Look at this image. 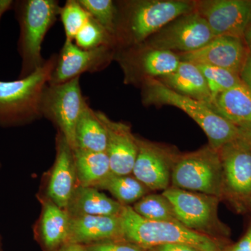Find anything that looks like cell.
<instances>
[{
	"label": "cell",
	"mask_w": 251,
	"mask_h": 251,
	"mask_svg": "<svg viewBox=\"0 0 251 251\" xmlns=\"http://www.w3.org/2000/svg\"><path fill=\"white\" fill-rule=\"evenodd\" d=\"M138 156L132 175L150 191H164L171 186L172 172L178 154L162 145L137 138Z\"/></svg>",
	"instance_id": "obj_13"
},
{
	"label": "cell",
	"mask_w": 251,
	"mask_h": 251,
	"mask_svg": "<svg viewBox=\"0 0 251 251\" xmlns=\"http://www.w3.org/2000/svg\"><path fill=\"white\" fill-rule=\"evenodd\" d=\"M241 80L244 85L251 91V52L248 56L245 64L240 74Z\"/></svg>",
	"instance_id": "obj_33"
},
{
	"label": "cell",
	"mask_w": 251,
	"mask_h": 251,
	"mask_svg": "<svg viewBox=\"0 0 251 251\" xmlns=\"http://www.w3.org/2000/svg\"><path fill=\"white\" fill-rule=\"evenodd\" d=\"M107 132L105 152L110 161L112 174L132 175L138 156L137 137L133 134L129 125L110 120L105 113L96 111Z\"/></svg>",
	"instance_id": "obj_15"
},
{
	"label": "cell",
	"mask_w": 251,
	"mask_h": 251,
	"mask_svg": "<svg viewBox=\"0 0 251 251\" xmlns=\"http://www.w3.org/2000/svg\"><path fill=\"white\" fill-rule=\"evenodd\" d=\"M74 161L78 185L97 187L112 175L110 161L105 151H92L76 148Z\"/></svg>",
	"instance_id": "obj_22"
},
{
	"label": "cell",
	"mask_w": 251,
	"mask_h": 251,
	"mask_svg": "<svg viewBox=\"0 0 251 251\" xmlns=\"http://www.w3.org/2000/svg\"><path fill=\"white\" fill-rule=\"evenodd\" d=\"M61 6L57 0L15 1V17L20 28L17 49L21 59L18 78L30 75L46 59L41 55L43 41L59 17Z\"/></svg>",
	"instance_id": "obj_3"
},
{
	"label": "cell",
	"mask_w": 251,
	"mask_h": 251,
	"mask_svg": "<svg viewBox=\"0 0 251 251\" xmlns=\"http://www.w3.org/2000/svg\"><path fill=\"white\" fill-rule=\"evenodd\" d=\"M124 205L99 189L77 185L67 210L71 216H118Z\"/></svg>",
	"instance_id": "obj_19"
},
{
	"label": "cell",
	"mask_w": 251,
	"mask_h": 251,
	"mask_svg": "<svg viewBox=\"0 0 251 251\" xmlns=\"http://www.w3.org/2000/svg\"><path fill=\"white\" fill-rule=\"evenodd\" d=\"M81 6L102 27L115 37L118 6L112 0H78Z\"/></svg>",
	"instance_id": "obj_26"
},
{
	"label": "cell",
	"mask_w": 251,
	"mask_h": 251,
	"mask_svg": "<svg viewBox=\"0 0 251 251\" xmlns=\"http://www.w3.org/2000/svg\"><path fill=\"white\" fill-rule=\"evenodd\" d=\"M84 247L87 251H148L125 239L103 241Z\"/></svg>",
	"instance_id": "obj_30"
},
{
	"label": "cell",
	"mask_w": 251,
	"mask_h": 251,
	"mask_svg": "<svg viewBox=\"0 0 251 251\" xmlns=\"http://www.w3.org/2000/svg\"><path fill=\"white\" fill-rule=\"evenodd\" d=\"M214 37L205 20L194 11L176 18L140 44L148 49L186 53L201 49Z\"/></svg>",
	"instance_id": "obj_9"
},
{
	"label": "cell",
	"mask_w": 251,
	"mask_h": 251,
	"mask_svg": "<svg viewBox=\"0 0 251 251\" xmlns=\"http://www.w3.org/2000/svg\"><path fill=\"white\" fill-rule=\"evenodd\" d=\"M106 190L124 206H130L140 201L151 191L133 175H111L96 187Z\"/></svg>",
	"instance_id": "obj_24"
},
{
	"label": "cell",
	"mask_w": 251,
	"mask_h": 251,
	"mask_svg": "<svg viewBox=\"0 0 251 251\" xmlns=\"http://www.w3.org/2000/svg\"><path fill=\"white\" fill-rule=\"evenodd\" d=\"M122 239L120 216H71L67 244H94Z\"/></svg>",
	"instance_id": "obj_17"
},
{
	"label": "cell",
	"mask_w": 251,
	"mask_h": 251,
	"mask_svg": "<svg viewBox=\"0 0 251 251\" xmlns=\"http://www.w3.org/2000/svg\"><path fill=\"white\" fill-rule=\"evenodd\" d=\"M76 148L92 151H105L107 132L95 110L88 102L81 112L75 128ZM75 148V149H76Z\"/></svg>",
	"instance_id": "obj_23"
},
{
	"label": "cell",
	"mask_w": 251,
	"mask_h": 251,
	"mask_svg": "<svg viewBox=\"0 0 251 251\" xmlns=\"http://www.w3.org/2000/svg\"><path fill=\"white\" fill-rule=\"evenodd\" d=\"M131 206L138 215L149 221L179 222L173 205L163 193H149Z\"/></svg>",
	"instance_id": "obj_25"
},
{
	"label": "cell",
	"mask_w": 251,
	"mask_h": 251,
	"mask_svg": "<svg viewBox=\"0 0 251 251\" xmlns=\"http://www.w3.org/2000/svg\"><path fill=\"white\" fill-rule=\"evenodd\" d=\"M195 11V1L140 0L118 7L116 46L138 45L176 18Z\"/></svg>",
	"instance_id": "obj_1"
},
{
	"label": "cell",
	"mask_w": 251,
	"mask_h": 251,
	"mask_svg": "<svg viewBox=\"0 0 251 251\" xmlns=\"http://www.w3.org/2000/svg\"><path fill=\"white\" fill-rule=\"evenodd\" d=\"M148 251H198L195 248L181 244H163L148 249Z\"/></svg>",
	"instance_id": "obj_32"
},
{
	"label": "cell",
	"mask_w": 251,
	"mask_h": 251,
	"mask_svg": "<svg viewBox=\"0 0 251 251\" xmlns=\"http://www.w3.org/2000/svg\"><path fill=\"white\" fill-rule=\"evenodd\" d=\"M162 193L169 200L176 219L185 227L216 239L227 234L218 216L220 198L173 186Z\"/></svg>",
	"instance_id": "obj_7"
},
{
	"label": "cell",
	"mask_w": 251,
	"mask_h": 251,
	"mask_svg": "<svg viewBox=\"0 0 251 251\" xmlns=\"http://www.w3.org/2000/svg\"><path fill=\"white\" fill-rule=\"evenodd\" d=\"M0 251H1V244H0Z\"/></svg>",
	"instance_id": "obj_39"
},
{
	"label": "cell",
	"mask_w": 251,
	"mask_h": 251,
	"mask_svg": "<svg viewBox=\"0 0 251 251\" xmlns=\"http://www.w3.org/2000/svg\"><path fill=\"white\" fill-rule=\"evenodd\" d=\"M14 0H0V22L7 11L14 9Z\"/></svg>",
	"instance_id": "obj_34"
},
{
	"label": "cell",
	"mask_w": 251,
	"mask_h": 251,
	"mask_svg": "<svg viewBox=\"0 0 251 251\" xmlns=\"http://www.w3.org/2000/svg\"><path fill=\"white\" fill-rule=\"evenodd\" d=\"M70 221L71 216L67 209L59 207L50 200L44 202L40 232L48 251H59L67 244Z\"/></svg>",
	"instance_id": "obj_21"
},
{
	"label": "cell",
	"mask_w": 251,
	"mask_h": 251,
	"mask_svg": "<svg viewBox=\"0 0 251 251\" xmlns=\"http://www.w3.org/2000/svg\"><path fill=\"white\" fill-rule=\"evenodd\" d=\"M244 41H245L246 44H247L248 49H249L251 52V23L248 27L247 30L245 31L244 36Z\"/></svg>",
	"instance_id": "obj_37"
},
{
	"label": "cell",
	"mask_w": 251,
	"mask_h": 251,
	"mask_svg": "<svg viewBox=\"0 0 251 251\" xmlns=\"http://www.w3.org/2000/svg\"><path fill=\"white\" fill-rule=\"evenodd\" d=\"M0 166H1V165H0Z\"/></svg>",
	"instance_id": "obj_40"
},
{
	"label": "cell",
	"mask_w": 251,
	"mask_h": 251,
	"mask_svg": "<svg viewBox=\"0 0 251 251\" xmlns=\"http://www.w3.org/2000/svg\"><path fill=\"white\" fill-rule=\"evenodd\" d=\"M195 11L205 20L215 37L244 39L251 23V0L195 1Z\"/></svg>",
	"instance_id": "obj_11"
},
{
	"label": "cell",
	"mask_w": 251,
	"mask_h": 251,
	"mask_svg": "<svg viewBox=\"0 0 251 251\" xmlns=\"http://www.w3.org/2000/svg\"><path fill=\"white\" fill-rule=\"evenodd\" d=\"M122 239L144 249L169 244H186L198 251H222L218 239L195 232L175 221H149L131 206H124L121 214Z\"/></svg>",
	"instance_id": "obj_4"
},
{
	"label": "cell",
	"mask_w": 251,
	"mask_h": 251,
	"mask_svg": "<svg viewBox=\"0 0 251 251\" xmlns=\"http://www.w3.org/2000/svg\"><path fill=\"white\" fill-rule=\"evenodd\" d=\"M87 99L82 95L80 77L59 84L48 85L41 99L42 117L58 128L73 150L76 148L75 128Z\"/></svg>",
	"instance_id": "obj_8"
},
{
	"label": "cell",
	"mask_w": 251,
	"mask_h": 251,
	"mask_svg": "<svg viewBox=\"0 0 251 251\" xmlns=\"http://www.w3.org/2000/svg\"><path fill=\"white\" fill-rule=\"evenodd\" d=\"M58 251H87L83 245L76 244H66Z\"/></svg>",
	"instance_id": "obj_36"
},
{
	"label": "cell",
	"mask_w": 251,
	"mask_h": 251,
	"mask_svg": "<svg viewBox=\"0 0 251 251\" xmlns=\"http://www.w3.org/2000/svg\"><path fill=\"white\" fill-rule=\"evenodd\" d=\"M77 185L74 150L58 133L56 138L55 161L48 186L50 201L67 209Z\"/></svg>",
	"instance_id": "obj_16"
},
{
	"label": "cell",
	"mask_w": 251,
	"mask_h": 251,
	"mask_svg": "<svg viewBox=\"0 0 251 251\" xmlns=\"http://www.w3.org/2000/svg\"><path fill=\"white\" fill-rule=\"evenodd\" d=\"M157 80L176 93L210 105L211 94L205 78L193 63L181 61L176 72Z\"/></svg>",
	"instance_id": "obj_20"
},
{
	"label": "cell",
	"mask_w": 251,
	"mask_h": 251,
	"mask_svg": "<svg viewBox=\"0 0 251 251\" xmlns=\"http://www.w3.org/2000/svg\"><path fill=\"white\" fill-rule=\"evenodd\" d=\"M239 138L246 142L251 149V125L239 128Z\"/></svg>",
	"instance_id": "obj_35"
},
{
	"label": "cell",
	"mask_w": 251,
	"mask_h": 251,
	"mask_svg": "<svg viewBox=\"0 0 251 251\" xmlns=\"http://www.w3.org/2000/svg\"><path fill=\"white\" fill-rule=\"evenodd\" d=\"M143 85L145 105H168L181 109L202 128L214 150L239 138V128L215 113L207 103L176 93L156 78L146 77Z\"/></svg>",
	"instance_id": "obj_5"
},
{
	"label": "cell",
	"mask_w": 251,
	"mask_h": 251,
	"mask_svg": "<svg viewBox=\"0 0 251 251\" xmlns=\"http://www.w3.org/2000/svg\"><path fill=\"white\" fill-rule=\"evenodd\" d=\"M249 53L250 50L244 39L216 36L201 49L179 55L184 62L221 68L240 76Z\"/></svg>",
	"instance_id": "obj_14"
},
{
	"label": "cell",
	"mask_w": 251,
	"mask_h": 251,
	"mask_svg": "<svg viewBox=\"0 0 251 251\" xmlns=\"http://www.w3.org/2000/svg\"><path fill=\"white\" fill-rule=\"evenodd\" d=\"M52 54L35 72L23 78L0 80V126H18L42 117L41 99L57 62Z\"/></svg>",
	"instance_id": "obj_2"
},
{
	"label": "cell",
	"mask_w": 251,
	"mask_h": 251,
	"mask_svg": "<svg viewBox=\"0 0 251 251\" xmlns=\"http://www.w3.org/2000/svg\"><path fill=\"white\" fill-rule=\"evenodd\" d=\"M193 192L224 198L222 165L218 150L204 147L178 154L172 172L171 186Z\"/></svg>",
	"instance_id": "obj_6"
},
{
	"label": "cell",
	"mask_w": 251,
	"mask_h": 251,
	"mask_svg": "<svg viewBox=\"0 0 251 251\" xmlns=\"http://www.w3.org/2000/svg\"><path fill=\"white\" fill-rule=\"evenodd\" d=\"M209 106L239 128L251 125V91L243 82L219 94Z\"/></svg>",
	"instance_id": "obj_18"
},
{
	"label": "cell",
	"mask_w": 251,
	"mask_h": 251,
	"mask_svg": "<svg viewBox=\"0 0 251 251\" xmlns=\"http://www.w3.org/2000/svg\"><path fill=\"white\" fill-rule=\"evenodd\" d=\"M222 251H251V224L246 233L237 242Z\"/></svg>",
	"instance_id": "obj_31"
},
{
	"label": "cell",
	"mask_w": 251,
	"mask_h": 251,
	"mask_svg": "<svg viewBox=\"0 0 251 251\" xmlns=\"http://www.w3.org/2000/svg\"><path fill=\"white\" fill-rule=\"evenodd\" d=\"M59 18L66 39L74 41L77 33L88 21L90 15L81 6L78 0H67L64 6H61Z\"/></svg>",
	"instance_id": "obj_29"
},
{
	"label": "cell",
	"mask_w": 251,
	"mask_h": 251,
	"mask_svg": "<svg viewBox=\"0 0 251 251\" xmlns=\"http://www.w3.org/2000/svg\"><path fill=\"white\" fill-rule=\"evenodd\" d=\"M224 196L246 205L251 199V149L241 138L224 145L219 150Z\"/></svg>",
	"instance_id": "obj_10"
},
{
	"label": "cell",
	"mask_w": 251,
	"mask_h": 251,
	"mask_svg": "<svg viewBox=\"0 0 251 251\" xmlns=\"http://www.w3.org/2000/svg\"><path fill=\"white\" fill-rule=\"evenodd\" d=\"M197 66L205 78L210 92L211 101L219 94L242 82L239 75L226 69L209 66Z\"/></svg>",
	"instance_id": "obj_28"
},
{
	"label": "cell",
	"mask_w": 251,
	"mask_h": 251,
	"mask_svg": "<svg viewBox=\"0 0 251 251\" xmlns=\"http://www.w3.org/2000/svg\"><path fill=\"white\" fill-rule=\"evenodd\" d=\"M115 48L103 46L95 49H80L66 39L51 75L49 85H59L80 77L84 73H96L105 69L115 57Z\"/></svg>",
	"instance_id": "obj_12"
},
{
	"label": "cell",
	"mask_w": 251,
	"mask_h": 251,
	"mask_svg": "<svg viewBox=\"0 0 251 251\" xmlns=\"http://www.w3.org/2000/svg\"><path fill=\"white\" fill-rule=\"evenodd\" d=\"M245 206H247V207L251 210V199L247 203V204H246Z\"/></svg>",
	"instance_id": "obj_38"
},
{
	"label": "cell",
	"mask_w": 251,
	"mask_h": 251,
	"mask_svg": "<svg viewBox=\"0 0 251 251\" xmlns=\"http://www.w3.org/2000/svg\"><path fill=\"white\" fill-rule=\"evenodd\" d=\"M74 42L80 49L85 50L95 49L103 46L114 48L116 46L115 37L90 16L74 38Z\"/></svg>",
	"instance_id": "obj_27"
}]
</instances>
